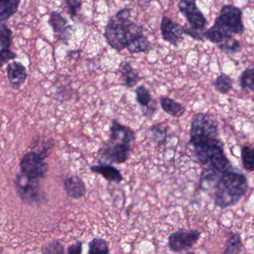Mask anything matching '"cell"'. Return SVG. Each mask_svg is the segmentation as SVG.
<instances>
[{"label": "cell", "instance_id": "32", "mask_svg": "<svg viewBox=\"0 0 254 254\" xmlns=\"http://www.w3.org/2000/svg\"><path fill=\"white\" fill-rule=\"evenodd\" d=\"M67 7L69 9L72 18H74L77 15L79 9L82 7V1L81 0H66Z\"/></svg>", "mask_w": 254, "mask_h": 254}, {"label": "cell", "instance_id": "22", "mask_svg": "<svg viewBox=\"0 0 254 254\" xmlns=\"http://www.w3.org/2000/svg\"><path fill=\"white\" fill-rule=\"evenodd\" d=\"M11 30L4 22H1L0 28V53L10 52L12 43Z\"/></svg>", "mask_w": 254, "mask_h": 254}, {"label": "cell", "instance_id": "4", "mask_svg": "<svg viewBox=\"0 0 254 254\" xmlns=\"http://www.w3.org/2000/svg\"><path fill=\"white\" fill-rule=\"evenodd\" d=\"M211 28L225 36L243 34V11L240 7L231 4L224 5Z\"/></svg>", "mask_w": 254, "mask_h": 254}, {"label": "cell", "instance_id": "28", "mask_svg": "<svg viewBox=\"0 0 254 254\" xmlns=\"http://www.w3.org/2000/svg\"><path fill=\"white\" fill-rule=\"evenodd\" d=\"M218 47L225 53L236 54L240 52L241 46L233 36L226 37L222 43L217 45Z\"/></svg>", "mask_w": 254, "mask_h": 254}, {"label": "cell", "instance_id": "29", "mask_svg": "<svg viewBox=\"0 0 254 254\" xmlns=\"http://www.w3.org/2000/svg\"><path fill=\"white\" fill-rule=\"evenodd\" d=\"M137 102L143 107L149 108L152 103V97L150 91L144 86H140L136 89Z\"/></svg>", "mask_w": 254, "mask_h": 254}, {"label": "cell", "instance_id": "8", "mask_svg": "<svg viewBox=\"0 0 254 254\" xmlns=\"http://www.w3.org/2000/svg\"><path fill=\"white\" fill-rule=\"evenodd\" d=\"M39 154L36 152H27L22 156L19 163L21 173L34 179H43L48 171V165Z\"/></svg>", "mask_w": 254, "mask_h": 254}, {"label": "cell", "instance_id": "34", "mask_svg": "<svg viewBox=\"0 0 254 254\" xmlns=\"http://www.w3.org/2000/svg\"><path fill=\"white\" fill-rule=\"evenodd\" d=\"M67 254H82L83 244L82 242H76L69 246L67 250Z\"/></svg>", "mask_w": 254, "mask_h": 254}, {"label": "cell", "instance_id": "14", "mask_svg": "<svg viewBox=\"0 0 254 254\" xmlns=\"http://www.w3.org/2000/svg\"><path fill=\"white\" fill-rule=\"evenodd\" d=\"M223 172L219 171L210 166L204 169L201 173L200 179V188L203 191L211 190L214 189Z\"/></svg>", "mask_w": 254, "mask_h": 254}, {"label": "cell", "instance_id": "7", "mask_svg": "<svg viewBox=\"0 0 254 254\" xmlns=\"http://www.w3.org/2000/svg\"><path fill=\"white\" fill-rule=\"evenodd\" d=\"M201 232L198 230L180 228L170 234L168 246L174 253H180L192 249L199 240Z\"/></svg>", "mask_w": 254, "mask_h": 254}, {"label": "cell", "instance_id": "12", "mask_svg": "<svg viewBox=\"0 0 254 254\" xmlns=\"http://www.w3.org/2000/svg\"><path fill=\"white\" fill-rule=\"evenodd\" d=\"M7 75L9 83L13 89H19L27 79V70L25 65L17 61L7 64Z\"/></svg>", "mask_w": 254, "mask_h": 254}, {"label": "cell", "instance_id": "19", "mask_svg": "<svg viewBox=\"0 0 254 254\" xmlns=\"http://www.w3.org/2000/svg\"><path fill=\"white\" fill-rule=\"evenodd\" d=\"M54 146H55V142L52 139L39 137L34 139L31 145V151L39 154L42 158L46 159L50 155Z\"/></svg>", "mask_w": 254, "mask_h": 254}, {"label": "cell", "instance_id": "1", "mask_svg": "<svg viewBox=\"0 0 254 254\" xmlns=\"http://www.w3.org/2000/svg\"><path fill=\"white\" fill-rule=\"evenodd\" d=\"M214 202L220 208L235 205L249 190L247 177L232 169L222 173L214 188Z\"/></svg>", "mask_w": 254, "mask_h": 254}, {"label": "cell", "instance_id": "31", "mask_svg": "<svg viewBox=\"0 0 254 254\" xmlns=\"http://www.w3.org/2000/svg\"><path fill=\"white\" fill-rule=\"evenodd\" d=\"M152 131L153 132L155 138H158V143L160 145L163 144L166 141L167 136V128L164 127L163 124L158 125L152 127Z\"/></svg>", "mask_w": 254, "mask_h": 254}, {"label": "cell", "instance_id": "30", "mask_svg": "<svg viewBox=\"0 0 254 254\" xmlns=\"http://www.w3.org/2000/svg\"><path fill=\"white\" fill-rule=\"evenodd\" d=\"M43 254H66L62 243L59 241H52L46 244L42 250Z\"/></svg>", "mask_w": 254, "mask_h": 254}, {"label": "cell", "instance_id": "6", "mask_svg": "<svg viewBox=\"0 0 254 254\" xmlns=\"http://www.w3.org/2000/svg\"><path fill=\"white\" fill-rule=\"evenodd\" d=\"M131 152V145L109 140L98 150V161L102 164H123Z\"/></svg>", "mask_w": 254, "mask_h": 254}, {"label": "cell", "instance_id": "15", "mask_svg": "<svg viewBox=\"0 0 254 254\" xmlns=\"http://www.w3.org/2000/svg\"><path fill=\"white\" fill-rule=\"evenodd\" d=\"M90 170L93 173L101 175L110 182L119 184L123 180L121 172L111 164H101L99 165H93L90 167Z\"/></svg>", "mask_w": 254, "mask_h": 254}, {"label": "cell", "instance_id": "37", "mask_svg": "<svg viewBox=\"0 0 254 254\" xmlns=\"http://www.w3.org/2000/svg\"><path fill=\"white\" fill-rule=\"evenodd\" d=\"M195 254L194 253H188V254Z\"/></svg>", "mask_w": 254, "mask_h": 254}, {"label": "cell", "instance_id": "24", "mask_svg": "<svg viewBox=\"0 0 254 254\" xmlns=\"http://www.w3.org/2000/svg\"><path fill=\"white\" fill-rule=\"evenodd\" d=\"M241 159L243 167L248 171L254 172V147L246 146L242 148Z\"/></svg>", "mask_w": 254, "mask_h": 254}, {"label": "cell", "instance_id": "11", "mask_svg": "<svg viewBox=\"0 0 254 254\" xmlns=\"http://www.w3.org/2000/svg\"><path fill=\"white\" fill-rule=\"evenodd\" d=\"M110 140L131 145L136 140L135 133L129 127L121 125L117 121L112 122Z\"/></svg>", "mask_w": 254, "mask_h": 254}, {"label": "cell", "instance_id": "21", "mask_svg": "<svg viewBox=\"0 0 254 254\" xmlns=\"http://www.w3.org/2000/svg\"><path fill=\"white\" fill-rule=\"evenodd\" d=\"M151 49V44L147 37L143 34L137 37L128 44L127 49L131 54L148 52Z\"/></svg>", "mask_w": 254, "mask_h": 254}, {"label": "cell", "instance_id": "27", "mask_svg": "<svg viewBox=\"0 0 254 254\" xmlns=\"http://www.w3.org/2000/svg\"><path fill=\"white\" fill-rule=\"evenodd\" d=\"M239 81L242 89L254 91V68H249L243 71Z\"/></svg>", "mask_w": 254, "mask_h": 254}, {"label": "cell", "instance_id": "26", "mask_svg": "<svg viewBox=\"0 0 254 254\" xmlns=\"http://www.w3.org/2000/svg\"><path fill=\"white\" fill-rule=\"evenodd\" d=\"M213 84L217 92L225 95V94H228L232 89L233 80L230 76L222 74L218 76Z\"/></svg>", "mask_w": 254, "mask_h": 254}, {"label": "cell", "instance_id": "3", "mask_svg": "<svg viewBox=\"0 0 254 254\" xmlns=\"http://www.w3.org/2000/svg\"><path fill=\"white\" fill-rule=\"evenodd\" d=\"M143 28L140 24L132 21H120L111 19L104 30V38L107 44L115 50L120 52L127 49L132 40L143 35Z\"/></svg>", "mask_w": 254, "mask_h": 254}, {"label": "cell", "instance_id": "18", "mask_svg": "<svg viewBox=\"0 0 254 254\" xmlns=\"http://www.w3.org/2000/svg\"><path fill=\"white\" fill-rule=\"evenodd\" d=\"M244 245L239 233L230 231L227 238L226 244L222 254H240Z\"/></svg>", "mask_w": 254, "mask_h": 254}, {"label": "cell", "instance_id": "23", "mask_svg": "<svg viewBox=\"0 0 254 254\" xmlns=\"http://www.w3.org/2000/svg\"><path fill=\"white\" fill-rule=\"evenodd\" d=\"M48 23L52 27L55 33H61L67 26V19L62 16L61 13L55 10L49 16Z\"/></svg>", "mask_w": 254, "mask_h": 254}, {"label": "cell", "instance_id": "16", "mask_svg": "<svg viewBox=\"0 0 254 254\" xmlns=\"http://www.w3.org/2000/svg\"><path fill=\"white\" fill-rule=\"evenodd\" d=\"M161 105L164 111L171 117L180 118L184 115L186 107L168 97H161Z\"/></svg>", "mask_w": 254, "mask_h": 254}, {"label": "cell", "instance_id": "17", "mask_svg": "<svg viewBox=\"0 0 254 254\" xmlns=\"http://www.w3.org/2000/svg\"><path fill=\"white\" fill-rule=\"evenodd\" d=\"M119 71L125 85L128 87H134L140 80L138 73L127 61H122L119 66Z\"/></svg>", "mask_w": 254, "mask_h": 254}, {"label": "cell", "instance_id": "5", "mask_svg": "<svg viewBox=\"0 0 254 254\" xmlns=\"http://www.w3.org/2000/svg\"><path fill=\"white\" fill-rule=\"evenodd\" d=\"M15 188L18 196L25 204L41 203L44 199L40 180L31 179L21 172L16 175Z\"/></svg>", "mask_w": 254, "mask_h": 254}, {"label": "cell", "instance_id": "36", "mask_svg": "<svg viewBox=\"0 0 254 254\" xmlns=\"http://www.w3.org/2000/svg\"><path fill=\"white\" fill-rule=\"evenodd\" d=\"M0 58H1V65H3L10 60L15 59L16 58V55L11 51L7 52H1V53H0Z\"/></svg>", "mask_w": 254, "mask_h": 254}, {"label": "cell", "instance_id": "33", "mask_svg": "<svg viewBox=\"0 0 254 254\" xmlns=\"http://www.w3.org/2000/svg\"><path fill=\"white\" fill-rule=\"evenodd\" d=\"M73 30V27L72 25H67L61 33H60L59 40L61 43L64 44H68L69 40L71 37V32Z\"/></svg>", "mask_w": 254, "mask_h": 254}, {"label": "cell", "instance_id": "10", "mask_svg": "<svg viewBox=\"0 0 254 254\" xmlns=\"http://www.w3.org/2000/svg\"><path fill=\"white\" fill-rule=\"evenodd\" d=\"M161 31L164 40L173 46H178L184 39V28L180 24L173 22L167 16H164L163 17L161 24Z\"/></svg>", "mask_w": 254, "mask_h": 254}, {"label": "cell", "instance_id": "35", "mask_svg": "<svg viewBox=\"0 0 254 254\" xmlns=\"http://www.w3.org/2000/svg\"><path fill=\"white\" fill-rule=\"evenodd\" d=\"M116 19L120 21L129 20L131 17V9L123 8L119 10L116 14Z\"/></svg>", "mask_w": 254, "mask_h": 254}, {"label": "cell", "instance_id": "20", "mask_svg": "<svg viewBox=\"0 0 254 254\" xmlns=\"http://www.w3.org/2000/svg\"><path fill=\"white\" fill-rule=\"evenodd\" d=\"M19 0H0V19L4 22L17 12Z\"/></svg>", "mask_w": 254, "mask_h": 254}, {"label": "cell", "instance_id": "2", "mask_svg": "<svg viewBox=\"0 0 254 254\" xmlns=\"http://www.w3.org/2000/svg\"><path fill=\"white\" fill-rule=\"evenodd\" d=\"M189 144L195 153L204 152L216 145L222 144L219 138V124L216 119L207 113H198L192 120Z\"/></svg>", "mask_w": 254, "mask_h": 254}, {"label": "cell", "instance_id": "25", "mask_svg": "<svg viewBox=\"0 0 254 254\" xmlns=\"http://www.w3.org/2000/svg\"><path fill=\"white\" fill-rule=\"evenodd\" d=\"M110 249L107 241L103 239L96 237L89 243V250L87 254H109Z\"/></svg>", "mask_w": 254, "mask_h": 254}, {"label": "cell", "instance_id": "13", "mask_svg": "<svg viewBox=\"0 0 254 254\" xmlns=\"http://www.w3.org/2000/svg\"><path fill=\"white\" fill-rule=\"evenodd\" d=\"M64 190L72 199L78 200L86 195V188L85 182L78 176H73L64 181Z\"/></svg>", "mask_w": 254, "mask_h": 254}, {"label": "cell", "instance_id": "9", "mask_svg": "<svg viewBox=\"0 0 254 254\" xmlns=\"http://www.w3.org/2000/svg\"><path fill=\"white\" fill-rule=\"evenodd\" d=\"M178 8L189 22L191 28L197 31L205 29L207 19L197 5L196 0H179Z\"/></svg>", "mask_w": 254, "mask_h": 254}]
</instances>
